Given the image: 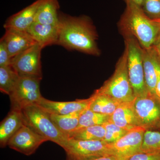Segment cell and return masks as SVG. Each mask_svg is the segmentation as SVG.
I'll return each mask as SVG.
<instances>
[{
	"label": "cell",
	"instance_id": "cell-1",
	"mask_svg": "<svg viewBox=\"0 0 160 160\" xmlns=\"http://www.w3.org/2000/svg\"><path fill=\"white\" fill-rule=\"evenodd\" d=\"M97 39L95 28L88 17L59 15L58 45L69 50L99 56L100 52Z\"/></svg>",
	"mask_w": 160,
	"mask_h": 160
},
{
	"label": "cell",
	"instance_id": "cell-2",
	"mask_svg": "<svg viewBox=\"0 0 160 160\" xmlns=\"http://www.w3.org/2000/svg\"><path fill=\"white\" fill-rule=\"evenodd\" d=\"M120 20L124 37H133L144 49L154 45L160 36V25L149 18L141 6L128 2Z\"/></svg>",
	"mask_w": 160,
	"mask_h": 160
},
{
	"label": "cell",
	"instance_id": "cell-3",
	"mask_svg": "<svg viewBox=\"0 0 160 160\" xmlns=\"http://www.w3.org/2000/svg\"><path fill=\"white\" fill-rule=\"evenodd\" d=\"M24 124L35 132L65 149L69 138L62 133L52 121L50 115L37 104L26 106L21 110Z\"/></svg>",
	"mask_w": 160,
	"mask_h": 160
},
{
	"label": "cell",
	"instance_id": "cell-4",
	"mask_svg": "<svg viewBox=\"0 0 160 160\" xmlns=\"http://www.w3.org/2000/svg\"><path fill=\"white\" fill-rule=\"evenodd\" d=\"M128 57L126 47L116 66L114 73L96 91L112 98L120 103L132 102L135 98L128 73Z\"/></svg>",
	"mask_w": 160,
	"mask_h": 160
},
{
	"label": "cell",
	"instance_id": "cell-5",
	"mask_svg": "<svg viewBox=\"0 0 160 160\" xmlns=\"http://www.w3.org/2000/svg\"><path fill=\"white\" fill-rule=\"evenodd\" d=\"M128 69L129 80L135 98L149 95L145 83L142 58V47L133 37L126 36Z\"/></svg>",
	"mask_w": 160,
	"mask_h": 160
},
{
	"label": "cell",
	"instance_id": "cell-6",
	"mask_svg": "<svg viewBox=\"0 0 160 160\" xmlns=\"http://www.w3.org/2000/svg\"><path fill=\"white\" fill-rule=\"evenodd\" d=\"M42 78L20 77L17 85L9 96L11 109L21 110L24 107L36 104L43 97L40 90Z\"/></svg>",
	"mask_w": 160,
	"mask_h": 160
},
{
	"label": "cell",
	"instance_id": "cell-7",
	"mask_svg": "<svg viewBox=\"0 0 160 160\" xmlns=\"http://www.w3.org/2000/svg\"><path fill=\"white\" fill-rule=\"evenodd\" d=\"M67 160H89L113 155L110 145L103 141H84L69 139L65 149Z\"/></svg>",
	"mask_w": 160,
	"mask_h": 160
},
{
	"label": "cell",
	"instance_id": "cell-8",
	"mask_svg": "<svg viewBox=\"0 0 160 160\" xmlns=\"http://www.w3.org/2000/svg\"><path fill=\"white\" fill-rule=\"evenodd\" d=\"M43 49L36 43L22 53L12 58L11 66L20 77L42 79L41 52Z\"/></svg>",
	"mask_w": 160,
	"mask_h": 160
},
{
	"label": "cell",
	"instance_id": "cell-9",
	"mask_svg": "<svg viewBox=\"0 0 160 160\" xmlns=\"http://www.w3.org/2000/svg\"><path fill=\"white\" fill-rule=\"evenodd\" d=\"M134 108L140 126L146 130L158 128L160 123V101L156 97L148 95L135 98Z\"/></svg>",
	"mask_w": 160,
	"mask_h": 160
},
{
	"label": "cell",
	"instance_id": "cell-10",
	"mask_svg": "<svg viewBox=\"0 0 160 160\" xmlns=\"http://www.w3.org/2000/svg\"><path fill=\"white\" fill-rule=\"evenodd\" d=\"M146 129L138 126L129 130L125 135L114 143L109 144L112 154L122 160L142 152L143 140Z\"/></svg>",
	"mask_w": 160,
	"mask_h": 160
},
{
	"label": "cell",
	"instance_id": "cell-11",
	"mask_svg": "<svg viewBox=\"0 0 160 160\" xmlns=\"http://www.w3.org/2000/svg\"><path fill=\"white\" fill-rule=\"evenodd\" d=\"M48 141L26 125H23L9 140L8 146L27 156L33 154L43 143Z\"/></svg>",
	"mask_w": 160,
	"mask_h": 160
},
{
	"label": "cell",
	"instance_id": "cell-12",
	"mask_svg": "<svg viewBox=\"0 0 160 160\" xmlns=\"http://www.w3.org/2000/svg\"><path fill=\"white\" fill-rule=\"evenodd\" d=\"M144 76L146 88L149 95L155 96V88L160 79V58L153 46L142 48Z\"/></svg>",
	"mask_w": 160,
	"mask_h": 160
},
{
	"label": "cell",
	"instance_id": "cell-13",
	"mask_svg": "<svg viewBox=\"0 0 160 160\" xmlns=\"http://www.w3.org/2000/svg\"><path fill=\"white\" fill-rule=\"evenodd\" d=\"M1 40L6 45L12 58L28 49L36 41L26 31L13 28H6Z\"/></svg>",
	"mask_w": 160,
	"mask_h": 160
},
{
	"label": "cell",
	"instance_id": "cell-14",
	"mask_svg": "<svg viewBox=\"0 0 160 160\" xmlns=\"http://www.w3.org/2000/svg\"><path fill=\"white\" fill-rule=\"evenodd\" d=\"M90 101V98L72 102H56L42 97L36 104L49 114L66 115L88 109Z\"/></svg>",
	"mask_w": 160,
	"mask_h": 160
},
{
	"label": "cell",
	"instance_id": "cell-15",
	"mask_svg": "<svg viewBox=\"0 0 160 160\" xmlns=\"http://www.w3.org/2000/svg\"><path fill=\"white\" fill-rule=\"evenodd\" d=\"M42 1L36 0L31 5L12 15L6 20L4 25V28H13L26 31L34 22L36 15Z\"/></svg>",
	"mask_w": 160,
	"mask_h": 160
},
{
	"label": "cell",
	"instance_id": "cell-16",
	"mask_svg": "<svg viewBox=\"0 0 160 160\" xmlns=\"http://www.w3.org/2000/svg\"><path fill=\"white\" fill-rule=\"evenodd\" d=\"M134 101L120 104L110 116L109 121L120 128L128 130L140 126L135 112Z\"/></svg>",
	"mask_w": 160,
	"mask_h": 160
},
{
	"label": "cell",
	"instance_id": "cell-17",
	"mask_svg": "<svg viewBox=\"0 0 160 160\" xmlns=\"http://www.w3.org/2000/svg\"><path fill=\"white\" fill-rule=\"evenodd\" d=\"M26 31L42 48L57 44L58 26L43 25L34 22Z\"/></svg>",
	"mask_w": 160,
	"mask_h": 160
},
{
	"label": "cell",
	"instance_id": "cell-18",
	"mask_svg": "<svg viewBox=\"0 0 160 160\" xmlns=\"http://www.w3.org/2000/svg\"><path fill=\"white\" fill-rule=\"evenodd\" d=\"M24 125L21 110L12 109L0 125V146H8L9 140Z\"/></svg>",
	"mask_w": 160,
	"mask_h": 160
},
{
	"label": "cell",
	"instance_id": "cell-19",
	"mask_svg": "<svg viewBox=\"0 0 160 160\" xmlns=\"http://www.w3.org/2000/svg\"><path fill=\"white\" fill-rule=\"evenodd\" d=\"M60 6L58 0H42L38 9L34 22L43 25L58 26Z\"/></svg>",
	"mask_w": 160,
	"mask_h": 160
},
{
	"label": "cell",
	"instance_id": "cell-20",
	"mask_svg": "<svg viewBox=\"0 0 160 160\" xmlns=\"http://www.w3.org/2000/svg\"><path fill=\"white\" fill-rule=\"evenodd\" d=\"M89 98L90 101L88 109L95 112L109 116L113 113L121 104L112 98L96 91Z\"/></svg>",
	"mask_w": 160,
	"mask_h": 160
},
{
	"label": "cell",
	"instance_id": "cell-21",
	"mask_svg": "<svg viewBox=\"0 0 160 160\" xmlns=\"http://www.w3.org/2000/svg\"><path fill=\"white\" fill-rule=\"evenodd\" d=\"M82 112L66 115L49 114L58 129L69 138V135L77 129L80 116Z\"/></svg>",
	"mask_w": 160,
	"mask_h": 160
},
{
	"label": "cell",
	"instance_id": "cell-22",
	"mask_svg": "<svg viewBox=\"0 0 160 160\" xmlns=\"http://www.w3.org/2000/svg\"><path fill=\"white\" fill-rule=\"evenodd\" d=\"M20 76L11 66L0 67V90L9 96L17 85Z\"/></svg>",
	"mask_w": 160,
	"mask_h": 160
},
{
	"label": "cell",
	"instance_id": "cell-23",
	"mask_svg": "<svg viewBox=\"0 0 160 160\" xmlns=\"http://www.w3.org/2000/svg\"><path fill=\"white\" fill-rule=\"evenodd\" d=\"M106 134L103 125L89 126L76 129L69 136V139L84 141H103Z\"/></svg>",
	"mask_w": 160,
	"mask_h": 160
},
{
	"label": "cell",
	"instance_id": "cell-24",
	"mask_svg": "<svg viewBox=\"0 0 160 160\" xmlns=\"http://www.w3.org/2000/svg\"><path fill=\"white\" fill-rule=\"evenodd\" d=\"M109 118L110 116L95 112L87 109L83 111L80 115L79 125L77 129L103 125L109 121Z\"/></svg>",
	"mask_w": 160,
	"mask_h": 160
},
{
	"label": "cell",
	"instance_id": "cell-25",
	"mask_svg": "<svg viewBox=\"0 0 160 160\" xmlns=\"http://www.w3.org/2000/svg\"><path fill=\"white\" fill-rule=\"evenodd\" d=\"M142 150L143 152H160V132L146 130L144 134Z\"/></svg>",
	"mask_w": 160,
	"mask_h": 160
},
{
	"label": "cell",
	"instance_id": "cell-26",
	"mask_svg": "<svg viewBox=\"0 0 160 160\" xmlns=\"http://www.w3.org/2000/svg\"><path fill=\"white\" fill-rule=\"evenodd\" d=\"M103 125L106 129V134L103 141L108 144L116 142L129 131L120 128L109 120Z\"/></svg>",
	"mask_w": 160,
	"mask_h": 160
},
{
	"label": "cell",
	"instance_id": "cell-27",
	"mask_svg": "<svg viewBox=\"0 0 160 160\" xmlns=\"http://www.w3.org/2000/svg\"><path fill=\"white\" fill-rule=\"evenodd\" d=\"M143 11L152 19L160 18V0H145L142 6Z\"/></svg>",
	"mask_w": 160,
	"mask_h": 160
},
{
	"label": "cell",
	"instance_id": "cell-28",
	"mask_svg": "<svg viewBox=\"0 0 160 160\" xmlns=\"http://www.w3.org/2000/svg\"><path fill=\"white\" fill-rule=\"evenodd\" d=\"M12 58L2 41H0V67L11 66Z\"/></svg>",
	"mask_w": 160,
	"mask_h": 160
},
{
	"label": "cell",
	"instance_id": "cell-29",
	"mask_svg": "<svg viewBox=\"0 0 160 160\" xmlns=\"http://www.w3.org/2000/svg\"><path fill=\"white\" fill-rule=\"evenodd\" d=\"M126 160H160V152H141Z\"/></svg>",
	"mask_w": 160,
	"mask_h": 160
},
{
	"label": "cell",
	"instance_id": "cell-30",
	"mask_svg": "<svg viewBox=\"0 0 160 160\" xmlns=\"http://www.w3.org/2000/svg\"><path fill=\"white\" fill-rule=\"evenodd\" d=\"M89 160H122L114 155H109L95 158Z\"/></svg>",
	"mask_w": 160,
	"mask_h": 160
},
{
	"label": "cell",
	"instance_id": "cell-31",
	"mask_svg": "<svg viewBox=\"0 0 160 160\" xmlns=\"http://www.w3.org/2000/svg\"><path fill=\"white\" fill-rule=\"evenodd\" d=\"M160 58V36L153 46Z\"/></svg>",
	"mask_w": 160,
	"mask_h": 160
},
{
	"label": "cell",
	"instance_id": "cell-32",
	"mask_svg": "<svg viewBox=\"0 0 160 160\" xmlns=\"http://www.w3.org/2000/svg\"><path fill=\"white\" fill-rule=\"evenodd\" d=\"M155 96L160 101V79L158 81L156 86Z\"/></svg>",
	"mask_w": 160,
	"mask_h": 160
},
{
	"label": "cell",
	"instance_id": "cell-33",
	"mask_svg": "<svg viewBox=\"0 0 160 160\" xmlns=\"http://www.w3.org/2000/svg\"><path fill=\"white\" fill-rule=\"evenodd\" d=\"M123 1H125L126 3L128 2H131L134 3L138 6L142 7L143 2L145 0H123Z\"/></svg>",
	"mask_w": 160,
	"mask_h": 160
},
{
	"label": "cell",
	"instance_id": "cell-34",
	"mask_svg": "<svg viewBox=\"0 0 160 160\" xmlns=\"http://www.w3.org/2000/svg\"><path fill=\"white\" fill-rule=\"evenodd\" d=\"M153 20H154L155 21L157 22L160 25V18L157 19H154Z\"/></svg>",
	"mask_w": 160,
	"mask_h": 160
},
{
	"label": "cell",
	"instance_id": "cell-35",
	"mask_svg": "<svg viewBox=\"0 0 160 160\" xmlns=\"http://www.w3.org/2000/svg\"><path fill=\"white\" fill-rule=\"evenodd\" d=\"M158 128H159V129H160V124H159L158 126Z\"/></svg>",
	"mask_w": 160,
	"mask_h": 160
},
{
	"label": "cell",
	"instance_id": "cell-36",
	"mask_svg": "<svg viewBox=\"0 0 160 160\" xmlns=\"http://www.w3.org/2000/svg\"></svg>",
	"mask_w": 160,
	"mask_h": 160
}]
</instances>
